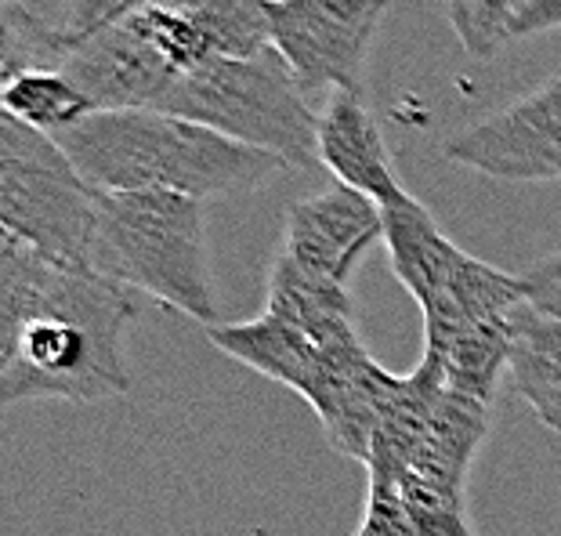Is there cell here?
Returning a JSON list of instances; mask_svg holds the SVG:
<instances>
[{
    "label": "cell",
    "instance_id": "2",
    "mask_svg": "<svg viewBox=\"0 0 561 536\" xmlns=\"http://www.w3.org/2000/svg\"><path fill=\"white\" fill-rule=\"evenodd\" d=\"M380 218L391 272L421 305L424 355L449 388L493 402L507 370L511 319L525 305L522 276L460 250L413 196L380 207Z\"/></svg>",
    "mask_w": 561,
    "mask_h": 536
},
{
    "label": "cell",
    "instance_id": "19",
    "mask_svg": "<svg viewBox=\"0 0 561 536\" xmlns=\"http://www.w3.org/2000/svg\"><path fill=\"white\" fill-rule=\"evenodd\" d=\"M522 283H525V301H529L536 312L561 319V250L551 258L536 261L533 269H525Z\"/></svg>",
    "mask_w": 561,
    "mask_h": 536
},
{
    "label": "cell",
    "instance_id": "4",
    "mask_svg": "<svg viewBox=\"0 0 561 536\" xmlns=\"http://www.w3.org/2000/svg\"><path fill=\"white\" fill-rule=\"evenodd\" d=\"M493 427V402L449 388L432 360L402 377L366 471L402 493L424 536H471L468 471Z\"/></svg>",
    "mask_w": 561,
    "mask_h": 536
},
{
    "label": "cell",
    "instance_id": "1",
    "mask_svg": "<svg viewBox=\"0 0 561 536\" xmlns=\"http://www.w3.org/2000/svg\"><path fill=\"white\" fill-rule=\"evenodd\" d=\"M135 290L47 261L0 236V407L99 402L130 391L127 333Z\"/></svg>",
    "mask_w": 561,
    "mask_h": 536
},
{
    "label": "cell",
    "instance_id": "9",
    "mask_svg": "<svg viewBox=\"0 0 561 536\" xmlns=\"http://www.w3.org/2000/svg\"><path fill=\"white\" fill-rule=\"evenodd\" d=\"M388 0H268L272 47L305 94L359 91Z\"/></svg>",
    "mask_w": 561,
    "mask_h": 536
},
{
    "label": "cell",
    "instance_id": "20",
    "mask_svg": "<svg viewBox=\"0 0 561 536\" xmlns=\"http://www.w3.org/2000/svg\"><path fill=\"white\" fill-rule=\"evenodd\" d=\"M152 4H167V0H73V11H69V19L62 26L73 33H88L99 26H110V22H121Z\"/></svg>",
    "mask_w": 561,
    "mask_h": 536
},
{
    "label": "cell",
    "instance_id": "5",
    "mask_svg": "<svg viewBox=\"0 0 561 536\" xmlns=\"http://www.w3.org/2000/svg\"><path fill=\"white\" fill-rule=\"evenodd\" d=\"M207 338L236 363L294 388L316 410L333 454L366 464L402 377L366 352L359 330L312 333L261 312L247 323H214Z\"/></svg>",
    "mask_w": 561,
    "mask_h": 536
},
{
    "label": "cell",
    "instance_id": "16",
    "mask_svg": "<svg viewBox=\"0 0 561 536\" xmlns=\"http://www.w3.org/2000/svg\"><path fill=\"white\" fill-rule=\"evenodd\" d=\"M69 52V30L51 26L19 0L0 4V73L4 80L22 73H62Z\"/></svg>",
    "mask_w": 561,
    "mask_h": 536
},
{
    "label": "cell",
    "instance_id": "11",
    "mask_svg": "<svg viewBox=\"0 0 561 536\" xmlns=\"http://www.w3.org/2000/svg\"><path fill=\"white\" fill-rule=\"evenodd\" d=\"M62 77L94 105V113H116L160 110L182 73L135 22L121 19L88 33L69 30Z\"/></svg>",
    "mask_w": 561,
    "mask_h": 536
},
{
    "label": "cell",
    "instance_id": "8",
    "mask_svg": "<svg viewBox=\"0 0 561 536\" xmlns=\"http://www.w3.org/2000/svg\"><path fill=\"white\" fill-rule=\"evenodd\" d=\"M0 225L62 269L94 272L99 189L51 135L0 116Z\"/></svg>",
    "mask_w": 561,
    "mask_h": 536
},
{
    "label": "cell",
    "instance_id": "13",
    "mask_svg": "<svg viewBox=\"0 0 561 536\" xmlns=\"http://www.w3.org/2000/svg\"><path fill=\"white\" fill-rule=\"evenodd\" d=\"M319 163L330 167L341 185L374 199L377 207L399 204L402 189L385 130L366 110L359 91H333L319 113Z\"/></svg>",
    "mask_w": 561,
    "mask_h": 536
},
{
    "label": "cell",
    "instance_id": "18",
    "mask_svg": "<svg viewBox=\"0 0 561 536\" xmlns=\"http://www.w3.org/2000/svg\"><path fill=\"white\" fill-rule=\"evenodd\" d=\"M355 536H424V529L416 526L413 511L405 508V500L396 486L388 479H380V475H369L366 515Z\"/></svg>",
    "mask_w": 561,
    "mask_h": 536
},
{
    "label": "cell",
    "instance_id": "22",
    "mask_svg": "<svg viewBox=\"0 0 561 536\" xmlns=\"http://www.w3.org/2000/svg\"><path fill=\"white\" fill-rule=\"evenodd\" d=\"M265 4H268V0H265Z\"/></svg>",
    "mask_w": 561,
    "mask_h": 536
},
{
    "label": "cell",
    "instance_id": "3",
    "mask_svg": "<svg viewBox=\"0 0 561 536\" xmlns=\"http://www.w3.org/2000/svg\"><path fill=\"white\" fill-rule=\"evenodd\" d=\"M77 171L102 193H182L210 196L254 193L276 182L290 163L250 149L218 130L163 110L91 113L51 135Z\"/></svg>",
    "mask_w": 561,
    "mask_h": 536
},
{
    "label": "cell",
    "instance_id": "12",
    "mask_svg": "<svg viewBox=\"0 0 561 536\" xmlns=\"http://www.w3.org/2000/svg\"><path fill=\"white\" fill-rule=\"evenodd\" d=\"M377 240H385V218L369 196L348 185L305 196L286 210L279 254L286 265L330 287L352 290V272Z\"/></svg>",
    "mask_w": 561,
    "mask_h": 536
},
{
    "label": "cell",
    "instance_id": "17",
    "mask_svg": "<svg viewBox=\"0 0 561 536\" xmlns=\"http://www.w3.org/2000/svg\"><path fill=\"white\" fill-rule=\"evenodd\" d=\"M449 22L471 58H493L511 44V26L529 0H446Z\"/></svg>",
    "mask_w": 561,
    "mask_h": 536
},
{
    "label": "cell",
    "instance_id": "15",
    "mask_svg": "<svg viewBox=\"0 0 561 536\" xmlns=\"http://www.w3.org/2000/svg\"><path fill=\"white\" fill-rule=\"evenodd\" d=\"M0 105H4V116L41 135H58L94 113V105L62 73H22L4 80Z\"/></svg>",
    "mask_w": 561,
    "mask_h": 536
},
{
    "label": "cell",
    "instance_id": "21",
    "mask_svg": "<svg viewBox=\"0 0 561 536\" xmlns=\"http://www.w3.org/2000/svg\"><path fill=\"white\" fill-rule=\"evenodd\" d=\"M547 30H561V0H529L518 11L515 26H511V41L536 37V33Z\"/></svg>",
    "mask_w": 561,
    "mask_h": 536
},
{
    "label": "cell",
    "instance_id": "14",
    "mask_svg": "<svg viewBox=\"0 0 561 536\" xmlns=\"http://www.w3.org/2000/svg\"><path fill=\"white\" fill-rule=\"evenodd\" d=\"M507 377L543 427L561 435V319L525 301L511 319Z\"/></svg>",
    "mask_w": 561,
    "mask_h": 536
},
{
    "label": "cell",
    "instance_id": "10",
    "mask_svg": "<svg viewBox=\"0 0 561 536\" xmlns=\"http://www.w3.org/2000/svg\"><path fill=\"white\" fill-rule=\"evenodd\" d=\"M446 157L496 182L561 178V73L446 141Z\"/></svg>",
    "mask_w": 561,
    "mask_h": 536
},
{
    "label": "cell",
    "instance_id": "6",
    "mask_svg": "<svg viewBox=\"0 0 561 536\" xmlns=\"http://www.w3.org/2000/svg\"><path fill=\"white\" fill-rule=\"evenodd\" d=\"M94 276L141 290L203 327L218 323L203 199L182 193H102Z\"/></svg>",
    "mask_w": 561,
    "mask_h": 536
},
{
    "label": "cell",
    "instance_id": "7",
    "mask_svg": "<svg viewBox=\"0 0 561 536\" xmlns=\"http://www.w3.org/2000/svg\"><path fill=\"white\" fill-rule=\"evenodd\" d=\"M160 110L290 167L319 163V113L276 47L257 58H207L174 80Z\"/></svg>",
    "mask_w": 561,
    "mask_h": 536
}]
</instances>
